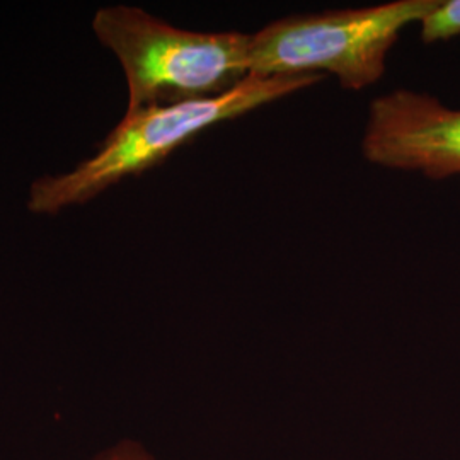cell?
<instances>
[{
    "instance_id": "cell-1",
    "label": "cell",
    "mask_w": 460,
    "mask_h": 460,
    "mask_svg": "<svg viewBox=\"0 0 460 460\" xmlns=\"http://www.w3.org/2000/svg\"><path fill=\"white\" fill-rule=\"evenodd\" d=\"M321 79V74H251L235 89L217 98L125 113L93 155L70 171L34 180L26 207L34 215H57L85 205L118 182L163 164L210 127L241 118Z\"/></svg>"
},
{
    "instance_id": "cell-2",
    "label": "cell",
    "mask_w": 460,
    "mask_h": 460,
    "mask_svg": "<svg viewBox=\"0 0 460 460\" xmlns=\"http://www.w3.org/2000/svg\"><path fill=\"white\" fill-rule=\"evenodd\" d=\"M93 33L123 68L127 113L217 98L251 75V34L182 30L132 5L98 9Z\"/></svg>"
},
{
    "instance_id": "cell-3",
    "label": "cell",
    "mask_w": 460,
    "mask_h": 460,
    "mask_svg": "<svg viewBox=\"0 0 460 460\" xmlns=\"http://www.w3.org/2000/svg\"><path fill=\"white\" fill-rule=\"evenodd\" d=\"M435 2L394 0L273 21L251 34L249 70L260 75L329 72L346 91H362L384 77L401 31L420 22Z\"/></svg>"
},
{
    "instance_id": "cell-4",
    "label": "cell",
    "mask_w": 460,
    "mask_h": 460,
    "mask_svg": "<svg viewBox=\"0 0 460 460\" xmlns=\"http://www.w3.org/2000/svg\"><path fill=\"white\" fill-rule=\"evenodd\" d=\"M362 152L372 164L433 181L460 176V110L428 93L395 89L370 102Z\"/></svg>"
},
{
    "instance_id": "cell-5",
    "label": "cell",
    "mask_w": 460,
    "mask_h": 460,
    "mask_svg": "<svg viewBox=\"0 0 460 460\" xmlns=\"http://www.w3.org/2000/svg\"><path fill=\"white\" fill-rule=\"evenodd\" d=\"M420 38L425 45H435L460 36V0H437L421 17Z\"/></svg>"
},
{
    "instance_id": "cell-6",
    "label": "cell",
    "mask_w": 460,
    "mask_h": 460,
    "mask_svg": "<svg viewBox=\"0 0 460 460\" xmlns=\"http://www.w3.org/2000/svg\"><path fill=\"white\" fill-rule=\"evenodd\" d=\"M91 460H159L147 447L133 438H121L104 447Z\"/></svg>"
}]
</instances>
